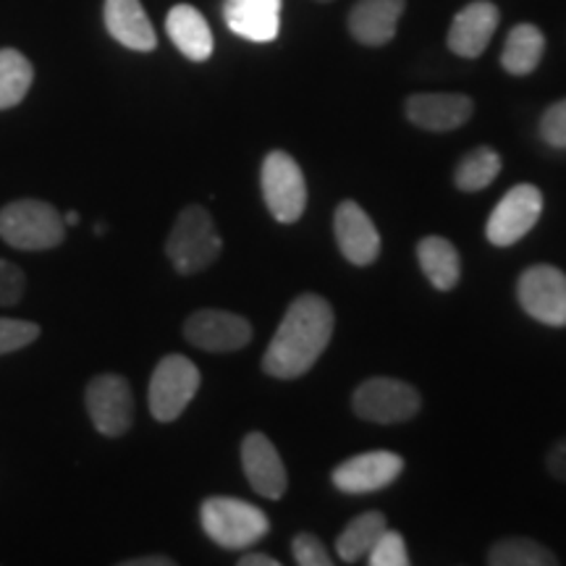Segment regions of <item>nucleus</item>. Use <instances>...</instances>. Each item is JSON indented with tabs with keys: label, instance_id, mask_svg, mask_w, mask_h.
<instances>
[{
	"label": "nucleus",
	"instance_id": "obj_15",
	"mask_svg": "<svg viewBox=\"0 0 566 566\" xmlns=\"http://www.w3.org/2000/svg\"><path fill=\"white\" fill-rule=\"evenodd\" d=\"M472 116V101L457 92H424L407 101V118L424 132H454Z\"/></svg>",
	"mask_w": 566,
	"mask_h": 566
},
{
	"label": "nucleus",
	"instance_id": "obj_4",
	"mask_svg": "<svg viewBox=\"0 0 566 566\" xmlns=\"http://www.w3.org/2000/svg\"><path fill=\"white\" fill-rule=\"evenodd\" d=\"M205 535L226 551H244L263 541L271 530V522L263 509L247 504L242 499L212 495L200 509Z\"/></svg>",
	"mask_w": 566,
	"mask_h": 566
},
{
	"label": "nucleus",
	"instance_id": "obj_27",
	"mask_svg": "<svg viewBox=\"0 0 566 566\" xmlns=\"http://www.w3.org/2000/svg\"><path fill=\"white\" fill-rule=\"evenodd\" d=\"M40 338V325L17 317H0V357L13 354Z\"/></svg>",
	"mask_w": 566,
	"mask_h": 566
},
{
	"label": "nucleus",
	"instance_id": "obj_2",
	"mask_svg": "<svg viewBox=\"0 0 566 566\" xmlns=\"http://www.w3.org/2000/svg\"><path fill=\"white\" fill-rule=\"evenodd\" d=\"M0 239L13 250H55L66 239V221L51 202L17 200L0 210Z\"/></svg>",
	"mask_w": 566,
	"mask_h": 566
},
{
	"label": "nucleus",
	"instance_id": "obj_19",
	"mask_svg": "<svg viewBox=\"0 0 566 566\" xmlns=\"http://www.w3.org/2000/svg\"><path fill=\"white\" fill-rule=\"evenodd\" d=\"M405 6L407 0H357L349 13L352 38L370 48L391 42Z\"/></svg>",
	"mask_w": 566,
	"mask_h": 566
},
{
	"label": "nucleus",
	"instance_id": "obj_35",
	"mask_svg": "<svg viewBox=\"0 0 566 566\" xmlns=\"http://www.w3.org/2000/svg\"><path fill=\"white\" fill-rule=\"evenodd\" d=\"M63 221H66V226H76V223H80V212H76V210L66 212V218H63Z\"/></svg>",
	"mask_w": 566,
	"mask_h": 566
},
{
	"label": "nucleus",
	"instance_id": "obj_1",
	"mask_svg": "<svg viewBox=\"0 0 566 566\" xmlns=\"http://www.w3.org/2000/svg\"><path fill=\"white\" fill-rule=\"evenodd\" d=\"M334 310L317 294H302L289 304L286 315L263 354V370L271 378H302L323 357L334 336Z\"/></svg>",
	"mask_w": 566,
	"mask_h": 566
},
{
	"label": "nucleus",
	"instance_id": "obj_20",
	"mask_svg": "<svg viewBox=\"0 0 566 566\" xmlns=\"http://www.w3.org/2000/svg\"><path fill=\"white\" fill-rule=\"evenodd\" d=\"M166 32L181 55H187L189 61H208L212 55V32L210 24L195 6L179 3L168 11L166 17Z\"/></svg>",
	"mask_w": 566,
	"mask_h": 566
},
{
	"label": "nucleus",
	"instance_id": "obj_13",
	"mask_svg": "<svg viewBox=\"0 0 566 566\" xmlns=\"http://www.w3.org/2000/svg\"><path fill=\"white\" fill-rule=\"evenodd\" d=\"M334 231L338 250L352 265H373L380 254V233L370 216L354 200H344L336 208Z\"/></svg>",
	"mask_w": 566,
	"mask_h": 566
},
{
	"label": "nucleus",
	"instance_id": "obj_8",
	"mask_svg": "<svg viewBox=\"0 0 566 566\" xmlns=\"http://www.w3.org/2000/svg\"><path fill=\"white\" fill-rule=\"evenodd\" d=\"M543 212V195L533 184H516L514 189L501 197L495 205L491 218H488L485 237L495 247H512L525 239L535 223L541 221Z\"/></svg>",
	"mask_w": 566,
	"mask_h": 566
},
{
	"label": "nucleus",
	"instance_id": "obj_10",
	"mask_svg": "<svg viewBox=\"0 0 566 566\" xmlns=\"http://www.w3.org/2000/svg\"><path fill=\"white\" fill-rule=\"evenodd\" d=\"M516 300L537 323L564 328L566 325V273L554 265H533L520 275Z\"/></svg>",
	"mask_w": 566,
	"mask_h": 566
},
{
	"label": "nucleus",
	"instance_id": "obj_26",
	"mask_svg": "<svg viewBox=\"0 0 566 566\" xmlns=\"http://www.w3.org/2000/svg\"><path fill=\"white\" fill-rule=\"evenodd\" d=\"M501 174V155L491 147H478L459 160L454 184L462 192H480Z\"/></svg>",
	"mask_w": 566,
	"mask_h": 566
},
{
	"label": "nucleus",
	"instance_id": "obj_34",
	"mask_svg": "<svg viewBox=\"0 0 566 566\" xmlns=\"http://www.w3.org/2000/svg\"><path fill=\"white\" fill-rule=\"evenodd\" d=\"M239 566H281V562L268 554H247L239 558Z\"/></svg>",
	"mask_w": 566,
	"mask_h": 566
},
{
	"label": "nucleus",
	"instance_id": "obj_6",
	"mask_svg": "<svg viewBox=\"0 0 566 566\" xmlns=\"http://www.w3.org/2000/svg\"><path fill=\"white\" fill-rule=\"evenodd\" d=\"M260 187L268 210L279 223H296L307 208V184L304 174L292 155L283 150L268 153L260 171Z\"/></svg>",
	"mask_w": 566,
	"mask_h": 566
},
{
	"label": "nucleus",
	"instance_id": "obj_17",
	"mask_svg": "<svg viewBox=\"0 0 566 566\" xmlns=\"http://www.w3.org/2000/svg\"><path fill=\"white\" fill-rule=\"evenodd\" d=\"M226 27L250 42H273L281 32V0H223Z\"/></svg>",
	"mask_w": 566,
	"mask_h": 566
},
{
	"label": "nucleus",
	"instance_id": "obj_36",
	"mask_svg": "<svg viewBox=\"0 0 566 566\" xmlns=\"http://www.w3.org/2000/svg\"><path fill=\"white\" fill-rule=\"evenodd\" d=\"M317 3H331V0H317Z\"/></svg>",
	"mask_w": 566,
	"mask_h": 566
},
{
	"label": "nucleus",
	"instance_id": "obj_11",
	"mask_svg": "<svg viewBox=\"0 0 566 566\" xmlns=\"http://www.w3.org/2000/svg\"><path fill=\"white\" fill-rule=\"evenodd\" d=\"M187 342L202 352H239L252 342V325L247 317L226 310H197L184 323Z\"/></svg>",
	"mask_w": 566,
	"mask_h": 566
},
{
	"label": "nucleus",
	"instance_id": "obj_24",
	"mask_svg": "<svg viewBox=\"0 0 566 566\" xmlns=\"http://www.w3.org/2000/svg\"><path fill=\"white\" fill-rule=\"evenodd\" d=\"M34 69L24 53L0 48V111H9L27 97L32 87Z\"/></svg>",
	"mask_w": 566,
	"mask_h": 566
},
{
	"label": "nucleus",
	"instance_id": "obj_23",
	"mask_svg": "<svg viewBox=\"0 0 566 566\" xmlns=\"http://www.w3.org/2000/svg\"><path fill=\"white\" fill-rule=\"evenodd\" d=\"M386 530V516L380 512H365L357 520H352L344 527V533L336 537V554L342 556L344 564H357L367 558L378 537Z\"/></svg>",
	"mask_w": 566,
	"mask_h": 566
},
{
	"label": "nucleus",
	"instance_id": "obj_3",
	"mask_svg": "<svg viewBox=\"0 0 566 566\" xmlns=\"http://www.w3.org/2000/svg\"><path fill=\"white\" fill-rule=\"evenodd\" d=\"M223 250L221 233L216 231V221L202 205H189L179 212L171 233H168L166 254L181 275L202 273L218 260Z\"/></svg>",
	"mask_w": 566,
	"mask_h": 566
},
{
	"label": "nucleus",
	"instance_id": "obj_31",
	"mask_svg": "<svg viewBox=\"0 0 566 566\" xmlns=\"http://www.w3.org/2000/svg\"><path fill=\"white\" fill-rule=\"evenodd\" d=\"M541 137L556 150H566V101H558L543 113Z\"/></svg>",
	"mask_w": 566,
	"mask_h": 566
},
{
	"label": "nucleus",
	"instance_id": "obj_28",
	"mask_svg": "<svg viewBox=\"0 0 566 566\" xmlns=\"http://www.w3.org/2000/svg\"><path fill=\"white\" fill-rule=\"evenodd\" d=\"M367 564L370 566H409V554L405 537L394 530H384V535L378 537L370 554H367Z\"/></svg>",
	"mask_w": 566,
	"mask_h": 566
},
{
	"label": "nucleus",
	"instance_id": "obj_22",
	"mask_svg": "<svg viewBox=\"0 0 566 566\" xmlns=\"http://www.w3.org/2000/svg\"><path fill=\"white\" fill-rule=\"evenodd\" d=\"M546 53V38L535 24H516L509 32L504 53H501V66L514 76L533 74Z\"/></svg>",
	"mask_w": 566,
	"mask_h": 566
},
{
	"label": "nucleus",
	"instance_id": "obj_12",
	"mask_svg": "<svg viewBox=\"0 0 566 566\" xmlns=\"http://www.w3.org/2000/svg\"><path fill=\"white\" fill-rule=\"evenodd\" d=\"M405 472V459L394 451H367L352 457L334 470V485L342 493H375L384 491Z\"/></svg>",
	"mask_w": 566,
	"mask_h": 566
},
{
	"label": "nucleus",
	"instance_id": "obj_7",
	"mask_svg": "<svg viewBox=\"0 0 566 566\" xmlns=\"http://www.w3.org/2000/svg\"><path fill=\"white\" fill-rule=\"evenodd\" d=\"M352 407L357 417L375 424H399L420 412L422 399L415 386L396 378H370L354 391Z\"/></svg>",
	"mask_w": 566,
	"mask_h": 566
},
{
	"label": "nucleus",
	"instance_id": "obj_25",
	"mask_svg": "<svg viewBox=\"0 0 566 566\" xmlns=\"http://www.w3.org/2000/svg\"><path fill=\"white\" fill-rule=\"evenodd\" d=\"M488 564L493 566H556L558 558L541 543L530 537H504L488 551Z\"/></svg>",
	"mask_w": 566,
	"mask_h": 566
},
{
	"label": "nucleus",
	"instance_id": "obj_16",
	"mask_svg": "<svg viewBox=\"0 0 566 566\" xmlns=\"http://www.w3.org/2000/svg\"><path fill=\"white\" fill-rule=\"evenodd\" d=\"M501 13L488 0H478V3L464 6L451 21L449 30V48L451 53L462 55V59H478L485 53L488 42L493 40L495 30H499Z\"/></svg>",
	"mask_w": 566,
	"mask_h": 566
},
{
	"label": "nucleus",
	"instance_id": "obj_9",
	"mask_svg": "<svg viewBox=\"0 0 566 566\" xmlns=\"http://www.w3.org/2000/svg\"><path fill=\"white\" fill-rule=\"evenodd\" d=\"M90 420L101 436L118 438L132 428L134 422V396L129 380L122 375H97L90 380L84 394Z\"/></svg>",
	"mask_w": 566,
	"mask_h": 566
},
{
	"label": "nucleus",
	"instance_id": "obj_5",
	"mask_svg": "<svg viewBox=\"0 0 566 566\" xmlns=\"http://www.w3.org/2000/svg\"><path fill=\"white\" fill-rule=\"evenodd\" d=\"M200 391V370L184 354H168L150 378V412L158 422H174Z\"/></svg>",
	"mask_w": 566,
	"mask_h": 566
},
{
	"label": "nucleus",
	"instance_id": "obj_32",
	"mask_svg": "<svg viewBox=\"0 0 566 566\" xmlns=\"http://www.w3.org/2000/svg\"><path fill=\"white\" fill-rule=\"evenodd\" d=\"M548 470L556 480H564V483H566V438H564V441H558L554 449H551Z\"/></svg>",
	"mask_w": 566,
	"mask_h": 566
},
{
	"label": "nucleus",
	"instance_id": "obj_33",
	"mask_svg": "<svg viewBox=\"0 0 566 566\" xmlns=\"http://www.w3.org/2000/svg\"><path fill=\"white\" fill-rule=\"evenodd\" d=\"M176 562L171 556H142V558H129V562H122V566H174Z\"/></svg>",
	"mask_w": 566,
	"mask_h": 566
},
{
	"label": "nucleus",
	"instance_id": "obj_29",
	"mask_svg": "<svg viewBox=\"0 0 566 566\" xmlns=\"http://www.w3.org/2000/svg\"><path fill=\"white\" fill-rule=\"evenodd\" d=\"M292 554H294V562L300 566H331L334 564V556H328V548H325L323 543L310 533H300L294 537Z\"/></svg>",
	"mask_w": 566,
	"mask_h": 566
},
{
	"label": "nucleus",
	"instance_id": "obj_30",
	"mask_svg": "<svg viewBox=\"0 0 566 566\" xmlns=\"http://www.w3.org/2000/svg\"><path fill=\"white\" fill-rule=\"evenodd\" d=\"M27 292V275L19 265L0 258V307H13Z\"/></svg>",
	"mask_w": 566,
	"mask_h": 566
},
{
	"label": "nucleus",
	"instance_id": "obj_21",
	"mask_svg": "<svg viewBox=\"0 0 566 566\" xmlns=\"http://www.w3.org/2000/svg\"><path fill=\"white\" fill-rule=\"evenodd\" d=\"M417 260L422 273L433 283L438 292H451L462 275V258L457 247L443 237H424L417 244Z\"/></svg>",
	"mask_w": 566,
	"mask_h": 566
},
{
	"label": "nucleus",
	"instance_id": "obj_14",
	"mask_svg": "<svg viewBox=\"0 0 566 566\" xmlns=\"http://www.w3.org/2000/svg\"><path fill=\"white\" fill-rule=\"evenodd\" d=\"M242 467L244 475L250 480L252 491L260 493L263 499L279 501L289 488L286 467L279 449L271 443V438L263 433H247L242 441Z\"/></svg>",
	"mask_w": 566,
	"mask_h": 566
},
{
	"label": "nucleus",
	"instance_id": "obj_18",
	"mask_svg": "<svg viewBox=\"0 0 566 566\" xmlns=\"http://www.w3.org/2000/svg\"><path fill=\"white\" fill-rule=\"evenodd\" d=\"M103 19L111 38L129 51L150 53L158 48V34L139 0H105Z\"/></svg>",
	"mask_w": 566,
	"mask_h": 566
}]
</instances>
